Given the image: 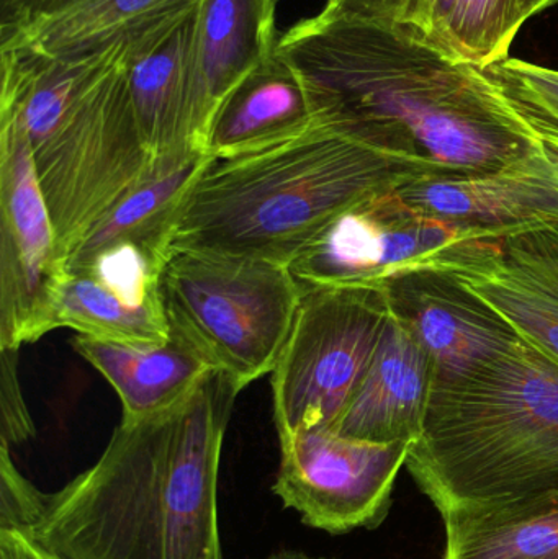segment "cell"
<instances>
[{
  "label": "cell",
  "mask_w": 558,
  "mask_h": 559,
  "mask_svg": "<svg viewBox=\"0 0 558 559\" xmlns=\"http://www.w3.org/2000/svg\"><path fill=\"white\" fill-rule=\"evenodd\" d=\"M318 123L377 146L418 151L459 176L494 173L541 144L488 69L408 26L323 9L278 36Z\"/></svg>",
  "instance_id": "1"
},
{
  "label": "cell",
  "mask_w": 558,
  "mask_h": 559,
  "mask_svg": "<svg viewBox=\"0 0 558 559\" xmlns=\"http://www.w3.org/2000/svg\"><path fill=\"white\" fill-rule=\"evenodd\" d=\"M239 393L210 370L177 406L121 420L95 465L48 495L26 534L62 559H225L219 462Z\"/></svg>",
  "instance_id": "2"
},
{
  "label": "cell",
  "mask_w": 558,
  "mask_h": 559,
  "mask_svg": "<svg viewBox=\"0 0 558 559\" xmlns=\"http://www.w3.org/2000/svg\"><path fill=\"white\" fill-rule=\"evenodd\" d=\"M459 176L418 151L392 150L318 123L256 153L213 159L190 190L173 252L287 265L341 213L422 179Z\"/></svg>",
  "instance_id": "3"
},
{
  "label": "cell",
  "mask_w": 558,
  "mask_h": 559,
  "mask_svg": "<svg viewBox=\"0 0 558 559\" xmlns=\"http://www.w3.org/2000/svg\"><path fill=\"white\" fill-rule=\"evenodd\" d=\"M439 514L558 508V364L520 337L436 383L405 462Z\"/></svg>",
  "instance_id": "4"
},
{
  "label": "cell",
  "mask_w": 558,
  "mask_h": 559,
  "mask_svg": "<svg viewBox=\"0 0 558 559\" xmlns=\"http://www.w3.org/2000/svg\"><path fill=\"white\" fill-rule=\"evenodd\" d=\"M128 62L118 49L81 59L13 51L0 64V111L29 141L66 262L156 159L134 117Z\"/></svg>",
  "instance_id": "5"
},
{
  "label": "cell",
  "mask_w": 558,
  "mask_h": 559,
  "mask_svg": "<svg viewBox=\"0 0 558 559\" xmlns=\"http://www.w3.org/2000/svg\"><path fill=\"white\" fill-rule=\"evenodd\" d=\"M304 286L287 265L176 251L161 275L170 337L239 391L274 370Z\"/></svg>",
  "instance_id": "6"
},
{
  "label": "cell",
  "mask_w": 558,
  "mask_h": 559,
  "mask_svg": "<svg viewBox=\"0 0 558 559\" xmlns=\"http://www.w3.org/2000/svg\"><path fill=\"white\" fill-rule=\"evenodd\" d=\"M389 319L382 289L304 288L271 371L278 439L336 423L363 383Z\"/></svg>",
  "instance_id": "7"
},
{
  "label": "cell",
  "mask_w": 558,
  "mask_h": 559,
  "mask_svg": "<svg viewBox=\"0 0 558 559\" xmlns=\"http://www.w3.org/2000/svg\"><path fill=\"white\" fill-rule=\"evenodd\" d=\"M510 235L442 222L409 206L399 192L379 193L341 213L288 269L304 288L382 289L415 272L454 274Z\"/></svg>",
  "instance_id": "8"
},
{
  "label": "cell",
  "mask_w": 558,
  "mask_h": 559,
  "mask_svg": "<svg viewBox=\"0 0 558 559\" xmlns=\"http://www.w3.org/2000/svg\"><path fill=\"white\" fill-rule=\"evenodd\" d=\"M66 275L29 141L12 115L0 114V348L20 350L55 331Z\"/></svg>",
  "instance_id": "9"
},
{
  "label": "cell",
  "mask_w": 558,
  "mask_h": 559,
  "mask_svg": "<svg viewBox=\"0 0 558 559\" xmlns=\"http://www.w3.org/2000/svg\"><path fill=\"white\" fill-rule=\"evenodd\" d=\"M409 443H373L337 436L330 427L281 439L272 491L308 527L343 535L380 527Z\"/></svg>",
  "instance_id": "10"
},
{
  "label": "cell",
  "mask_w": 558,
  "mask_h": 559,
  "mask_svg": "<svg viewBox=\"0 0 558 559\" xmlns=\"http://www.w3.org/2000/svg\"><path fill=\"white\" fill-rule=\"evenodd\" d=\"M390 314L428 355L436 383L464 377L520 341L514 329L451 272L423 271L382 288Z\"/></svg>",
  "instance_id": "11"
},
{
  "label": "cell",
  "mask_w": 558,
  "mask_h": 559,
  "mask_svg": "<svg viewBox=\"0 0 558 559\" xmlns=\"http://www.w3.org/2000/svg\"><path fill=\"white\" fill-rule=\"evenodd\" d=\"M396 192L418 212L455 225L558 228V176L543 147L494 173L416 180Z\"/></svg>",
  "instance_id": "12"
},
{
  "label": "cell",
  "mask_w": 558,
  "mask_h": 559,
  "mask_svg": "<svg viewBox=\"0 0 558 559\" xmlns=\"http://www.w3.org/2000/svg\"><path fill=\"white\" fill-rule=\"evenodd\" d=\"M452 275L558 364V228L513 233Z\"/></svg>",
  "instance_id": "13"
},
{
  "label": "cell",
  "mask_w": 558,
  "mask_h": 559,
  "mask_svg": "<svg viewBox=\"0 0 558 559\" xmlns=\"http://www.w3.org/2000/svg\"><path fill=\"white\" fill-rule=\"evenodd\" d=\"M278 0H199L193 16L192 133L205 151L213 115L231 88L277 49ZM206 153V151H205Z\"/></svg>",
  "instance_id": "14"
},
{
  "label": "cell",
  "mask_w": 558,
  "mask_h": 559,
  "mask_svg": "<svg viewBox=\"0 0 558 559\" xmlns=\"http://www.w3.org/2000/svg\"><path fill=\"white\" fill-rule=\"evenodd\" d=\"M199 0H81L32 23L0 49L81 59L123 49L130 61L150 51L195 13Z\"/></svg>",
  "instance_id": "15"
},
{
  "label": "cell",
  "mask_w": 558,
  "mask_h": 559,
  "mask_svg": "<svg viewBox=\"0 0 558 559\" xmlns=\"http://www.w3.org/2000/svg\"><path fill=\"white\" fill-rule=\"evenodd\" d=\"M436 384L428 355L390 314L363 383L330 427L337 436L373 443H415Z\"/></svg>",
  "instance_id": "16"
},
{
  "label": "cell",
  "mask_w": 558,
  "mask_h": 559,
  "mask_svg": "<svg viewBox=\"0 0 558 559\" xmlns=\"http://www.w3.org/2000/svg\"><path fill=\"white\" fill-rule=\"evenodd\" d=\"M199 150L157 156L131 192L115 205L74 249L68 271L117 248H133L166 267L190 190L212 163Z\"/></svg>",
  "instance_id": "17"
},
{
  "label": "cell",
  "mask_w": 558,
  "mask_h": 559,
  "mask_svg": "<svg viewBox=\"0 0 558 559\" xmlns=\"http://www.w3.org/2000/svg\"><path fill=\"white\" fill-rule=\"evenodd\" d=\"M317 124L304 81L275 52L223 98L210 123L205 151L212 159H229L294 140Z\"/></svg>",
  "instance_id": "18"
},
{
  "label": "cell",
  "mask_w": 558,
  "mask_h": 559,
  "mask_svg": "<svg viewBox=\"0 0 558 559\" xmlns=\"http://www.w3.org/2000/svg\"><path fill=\"white\" fill-rule=\"evenodd\" d=\"M72 345L117 391L121 420L146 419L177 406L212 370L173 337L161 344H124L78 335Z\"/></svg>",
  "instance_id": "19"
},
{
  "label": "cell",
  "mask_w": 558,
  "mask_h": 559,
  "mask_svg": "<svg viewBox=\"0 0 558 559\" xmlns=\"http://www.w3.org/2000/svg\"><path fill=\"white\" fill-rule=\"evenodd\" d=\"M193 16L127 66L134 117L156 157L199 150L192 133Z\"/></svg>",
  "instance_id": "20"
},
{
  "label": "cell",
  "mask_w": 558,
  "mask_h": 559,
  "mask_svg": "<svg viewBox=\"0 0 558 559\" xmlns=\"http://www.w3.org/2000/svg\"><path fill=\"white\" fill-rule=\"evenodd\" d=\"M52 325L124 344H161L170 338L163 299L138 301L88 271H68Z\"/></svg>",
  "instance_id": "21"
},
{
  "label": "cell",
  "mask_w": 558,
  "mask_h": 559,
  "mask_svg": "<svg viewBox=\"0 0 558 559\" xmlns=\"http://www.w3.org/2000/svg\"><path fill=\"white\" fill-rule=\"evenodd\" d=\"M442 559H558V508L513 514H448Z\"/></svg>",
  "instance_id": "22"
},
{
  "label": "cell",
  "mask_w": 558,
  "mask_h": 559,
  "mask_svg": "<svg viewBox=\"0 0 558 559\" xmlns=\"http://www.w3.org/2000/svg\"><path fill=\"white\" fill-rule=\"evenodd\" d=\"M523 25L520 0H458L444 48L462 61L488 69L510 58Z\"/></svg>",
  "instance_id": "23"
},
{
  "label": "cell",
  "mask_w": 558,
  "mask_h": 559,
  "mask_svg": "<svg viewBox=\"0 0 558 559\" xmlns=\"http://www.w3.org/2000/svg\"><path fill=\"white\" fill-rule=\"evenodd\" d=\"M527 121L558 131V71L507 58L488 68Z\"/></svg>",
  "instance_id": "24"
},
{
  "label": "cell",
  "mask_w": 558,
  "mask_h": 559,
  "mask_svg": "<svg viewBox=\"0 0 558 559\" xmlns=\"http://www.w3.org/2000/svg\"><path fill=\"white\" fill-rule=\"evenodd\" d=\"M10 450L0 442V531L15 528L26 534L41 518L48 495L19 472Z\"/></svg>",
  "instance_id": "25"
},
{
  "label": "cell",
  "mask_w": 558,
  "mask_h": 559,
  "mask_svg": "<svg viewBox=\"0 0 558 559\" xmlns=\"http://www.w3.org/2000/svg\"><path fill=\"white\" fill-rule=\"evenodd\" d=\"M2 350V377H0V442L22 445L35 436L32 416L23 400L19 380V348Z\"/></svg>",
  "instance_id": "26"
},
{
  "label": "cell",
  "mask_w": 558,
  "mask_h": 559,
  "mask_svg": "<svg viewBox=\"0 0 558 559\" xmlns=\"http://www.w3.org/2000/svg\"><path fill=\"white\" fill-rule=\"evenodd\" d=\"M324 9L357 19L408 26L431 38L429 0H327Z\"/></svg>",
  "instance_id": "27"
},
{
  "label": "cell",
  "mask_w": 558,
  "mask_h": 559,
  "mask_svg": "<svg viewBox=\"0 0 558 559\" xmlns=\"http://www.w3.org/2000/svg\"><path fill=\"white\" fill-rule=\"evenodd\" d=\"M81 0H0V41Z\"/></svg>",
  "instance_id": "28"
},
{
  "label": "cell",
  "mask_w": 558,
  "mask_h": 559,
  "mask_svg": "<svg viewBox=\"0 0 558 559\" xmlns=\"http://www.w3.org/2000/svg\"><path fill=\"white\" fill-rule=\"evenodd\" d=\"M0 559H62L22 531H0Z\"/></svg>",
  "instance_id": "29"
},
{
  "label": "cell",
  "mask_w": 558,
  "mask_h": 559,
  "mask_svg": "<svg viewBox=\"0 0 558 559\" xmlns=\"http://www.w3.org/2000/svg\"><path fill=\"white\" fill-rule=\"evenodd\" d=\"M458 0H429V16H431V39L444 48L449 22Z\"/></svg>",
  "instance_id": "30"
},
{
  "label": "cell",
  "mask_w": 558,
  "mask_h": 559,
  "mask_svg": "<svg viewBox=\"0 0 558 559\" xmlns=\"http://www.w3.org/2000/svg\"><path fill=\"white\" fill-rule=\"evenodd\" d=\"M533 124L534 131H536L537 140H539L544 154H546L549 163L553 164L558 176V131L553 130V128L543 127V124Z\"/></svg>",
  "instance_id": "31"
},
{
  "label": "cell",
  "mask_w": 558,
  "mask_h": 559,
  "mask_svg": "<svg viewBox=\"0 0 558 559\" xmlns=\"http://www.w3.org/2000/svg\"><path fill=\"white\" fill-rule=\"evenodd\" d=\"M558 0H520V15L523 23L536 16L537 13L544 12L549 7L556 5Z\"/></svg>",
  "instance_id": "32"
},
{
  "label": "cell",
  "mask_w": 558,
  "mask_h": 559,
  "mask_svg": "<svg viewBox=\"0 0 558 559\" xmlns=\"http://www.w3.org/2000/svg\"><path fill=\"white\" fill-rule=\"evenodd\" d=\"M262 559H327V558H313L310 555L304 554V551L298 550H278L274 551V554L269 555V557Z\"/></svg>",
  "instance_id": "33"
}]
</instances>
